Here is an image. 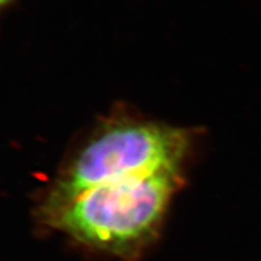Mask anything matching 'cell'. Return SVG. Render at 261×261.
<instances>
[{"instance_id": "obj_1", "label": "cell", "mask_w": 261, "mask_h": 261, "mask_svg": "<svg viewBox=\"0 0 261 261\" xmlns=\"http://www.w3.org/2000/svg\"><path fill=\"white\" fill-rule=\"evenodd\" d=\"M182 184V168L107 182L41 219L85 247L132 261L158 237Z\"/></svg>"}, {"instance_id": "obj_2", "label": "cell", "mask_w": 261, "mask_h": 261, "mask_svg": "<svg viewBox=\"0 0 261 261\" xmlns=\"http://www.w3.org/2000/svg\"><path fill=\"white\" fill-rule=\"evenodd\" d=\"M191 143L190 130L180 127L132 117L113 119L61 169L39 207L40 217L107 182L182 168Z\"/></svg>"}, {"instance_id": "obj_3", "label": "cell", "mask_w": 261, "mask_h": 261, "mask_svg": "<svg viewBox=\"0 0 261 261\" xmlns=\"http://www.w3.org/2000/svg\"><path fill=\"white\" fill-rule=\"evenodd\" d=\"M14 2V0H0V11H3L6 6L11 4V3Z\"/></svg>"}]
</instances>
